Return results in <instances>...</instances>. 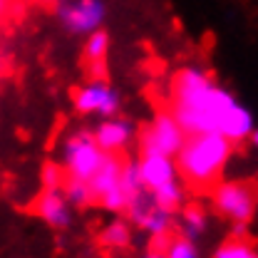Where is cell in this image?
<instances>
[{"instance_id":"obj_1","label":"cell","mask_w":258,"mask_h":258,"mask_svg":"<svg viewBox=\"0 0 258 258\" xmlns=\"http://www.w3.org/2000/svg\"><path fill=\"white\" fill-rule=\"evenodd\" d=\"M171 114L186 134H221L231 144L251 137L253 114L201 67H184L171 82Z\"/></svg>"},{"instance_id":"obj_2","label":"cell","mask_w":258,"mask_h":258,"mask_svg":"<svg viewBox=\"0 0 258 258\" xmlns=\"http://www.w3.org/2000/svg\"><path fill=\"white\" fill-rule=\"evenodd\" d=\"M231 152H233V144L221 134H214V132L189 134L184 147L174 157L179 179L196 191L214 189L221 181Z\"/></svg>"},{"instance_id":"obj_3","label":"cell","mask_w":258,"mask_h":258,"mask_svg":"<svg viewBox=\"0 0 258 258\" xmlns=\"http://www.w3.org/2000/svg\"><path fill=\"white\" fill-rule=\"evenodd\" d=\"M107 152L99 149L95 134L87 129H75L62 139L60 147V169L64 176L87 181L102 164Z\"/></svg>"},{"instance_id":"obj_4","label":"cell","mask_w":258,"mask_h":258,"mask_svg":"<svg viewBox=\"0 0 258 258\" xmlns=\"http://www.w3.org/2000/svg\"><path fill=\"white\" fill-rule=\"evenodd\" d=\"M211 201L214 209L233 221L236 226L248 224L256 214L258 206V186L253 181H243V179H233V181H219L211 189Z\"/></svg>"},{"instance_id":"obj_5","label":"cell","mask_w":258,"mask_h":258,"mask_svg":"<svg viewBox=\"0 0 258 258\" xmlns=\"http://www.w3.org/2000/svg\"><path fill=\"white\" fill-rule=\"evenodd\" d=\"M186 132L171 112H159L139 134V154H164L176 157L186 142Z\"/></svg>"},{"instance_id":"obj_6","label":"cell","mask_w":258,"mask_h":258,"mask_svg":"<svg viewBox=\"0 0 258 258\" xmlns=\"http://www.w3.org/2000/svg\"><path fill=\"white\" fill-rule=\"evenodd\" d=\"M122 164H124L122 154H104L97 171L87 179V186H90L95 204L109 209V211H124V196H122V186H119Z\"/></svg>"},{"instance_id":"obj_7","label":"cell","mask_w":258,"mask_h":258,"mask_svg":"<svg viewBox=\"0 0 258 258\" xmlns=\"http://www.w3.org/2000/svg\"><path fill=\"white\" fill-rule=\"evenodd\" d=\"M72 102H75V109L80 114H87V117H114L119 112V92L102 77H95L90 82H85L82 87L75 90L72 95Z\"/></svg>"},{"instance_id":"obj_8","label":"cell","mask_w":258,"mask_h":258,"mask_svg":"<svg viewBox=\"0 0 258 258\" xmlns=\"http://www.w3.org/2000/svg\"><path fill=\"white\" fill-rule=\"evenodd\" d=\"M57 18L67 32L87 37L104 25L107 5L104 0H62L57 5Z\"/></svg>"},{"instance_id":"obj_9","label":"cell","mask_w":258,"mask_h":258,"mask_svg":"<svg viewBox=\"0 0 258 258\" xmlns=\"http://www.w3.org/2000/svg\"><path fill=\"white\" fill-rule=\"evenodd\" d=\"M32 211L52 228H64L72 221V204L67 201L62 186H45L32 201Z\"/></svg>"},{"instance_id":"obj_10","label":"cell","mask_w":258,"mask_h":258,"mask_svg":"<svg viewBox=\"0 0 258 258\" xmlns=\"http://www.w3.org/2000/svg\"><path fill=\"white\" fill-rule=\"evenodd\" d=\"M92 134H95V139L102 152H107V154H122L132 144V139H134V124L129 119H122V117L114 114V117L99 119V124H97V129Z\"/></svg>"},{"instance_id":"obj_11","label":"cell","mask_w":258,"mask_h":258,"mask_svg":"<svg viewBox=\"0 0 258 258\" xmlns=\"http://www.w3.org/2000/svg\"><path fill=\"white\" fill-rule=\"evenodd\" d=\"M137 171H139L142 186L147 191H154V189H159L164 184L179 179L174 157H164V154H139Z\"/></svg>"},{"instance_id":"obj_12","label":"cell","mask_w":258,"mask_h":258,"mask_svg":"<svg viewBox=\"0 0 258 258\" xmlns=\"http://www.w3.org/2000/svg\"><path fill=\"white\" fill-rule=\"evenodd\" d=\"M107 55H109V35L104 30L90 32L87 40H85V60H87V64L99 70L107 62Z\"/></svg>"},{"instance_id":"obj_13","label":"cell","mask_w":258,"mask_h":258,"mask_svg":"<svg viewBox=\"0 0 258 258\" xmlns=\"http://www.w3.org/2000/svg\"><path fill=\"white\" fill-rule=\"evenodd\" d=\"M154 196V201L159 204L161 209H166V211H176V209H181V204H184V181L181 179H174V181H169V184H164L159 189H154V191H149Z\"/></svg>"},{"instance_id":"obj_14","label":"cell","mask_w":258,"mask_h":258,"mask_svg":"<svg viewBox=\"0 0 258 258\" xmlns=\"http://www.w3.org/2000/svg\"><path fill=\"white\" fill-rule=\"evenodd\" d=\"M214 258H258V248L243 236H231L216 248Z\"/></svg>"},{"instance_id":"obj_15","label":"cell","mask_w":258,"mask_h":258,"mask_svg":"<svg viewBox=\"0 0 258 258\" xmlns=\"http://www.w3.org/2000/svg\"><path fill=\"white\" fill-rule=\"evenodd\" d=\"M181 231L191 241L206 231V211L199 204H189L181 209Z\"/></svg>"},{"instance_id":"obj_16","label":"cell","mask_w":258,"mask_h":258,"mask_svg":"<svg viewBox=\"0 0 258 258\" xmlns=\"http://www.w3.org/2000/svg\"><path fill=\"white\" fill-rule=\"evenodd\" d=\"M132 241V228L127 221H112L102 231V243L107 248H127Z\"/></svg>"},{"instance_id":"obj_17","label":"cell","mask_w":258,"mask_h":258,"mask_svg":"<svg viewBox=\"0 0 258 258\" xmlns=\"http://www.w3.org/2000/svg\"><path fill=\"white\" fill-rule=\"evenodd\" d=\"M62 191H64L67 201H70L72 206H90V204H95L87 181H80V179H70V176H64L62 179Z\"/></svg>"},{"instance_id":"obj_18","label":"cell","mask_w":258,"mask_h":258,"mask_svg":"<svg viewBox=\"0 0 258 258\" xmlns=\"http://www.w3.org/2000/svg\"><path fill=\"white\" fill-rule=\"evenodd\" d=\"M161 248L166 258H199V248L194 246L191 238L186 236H176V238H164Z\"/></svg>"},{"instance_id":"obj_19","label":"cell","mask_w":258,"mask_h":258,"mask_svg":"<svg viewBox=\"0 0 258 258\" xmlns=\"http://www.w3.org/2000/svg\"><path fill=\"white\" fill-rule=\"evenodd\" d=\"M8 10H10V0H0V25L8 18Z\"/></svg>"},{"instance_id":"obj_20","label":"cell","mask_w":258,"mask_h":258,"mask_svg":"<svg viewBox=\"0 0 258 258\" xmlns=\"http://www.w3.org/2000/svg\"><path fill=\"white\" fill-rule=\"evenodd\" d=\"M144 258H166V253H164V248H161V246H157V248H152Z\"/></svg>"},{"instance_id":"obj_21","label":"cell","mask_w":258,"mask_h":258,"mask_svg":"<svg viewBox=\"0 0 258 258\" xmlns=\"http://www.w3.org/2000/svg\"><path fill=\"white\" fill-rule=\"evenodd\" d=\"M251 142H253V147H258V129L251 132Z\"/></svg>"},{"instance_id":"obj_22","label":"cell","mask_w":258,"mask_h":258,"mask_svg":"<svg viewBox=\"0 0 258 258\" xmlns=\"http://www.w3.org/2000/svg\"><path fill=\"white\" fill-rule=\"evenodd\" d=\"M40 3H45V5H50V3H57V0H40Z\"/></svg>"}]
</instances>
